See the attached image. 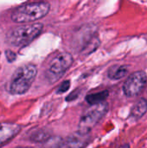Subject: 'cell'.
Returning a JSON list of instances; mask_svg holds the SVG:
<instances>
[{"label":"cell","instance_id":"cell-9","mask_svg":"<svg viewBox=\"0 0 147 148\" xmlns=\"http://www.w3.org/2000/svg\"><path fill=\"white\" fill-rule=\"evenodd\" d=\"M147 111V101L144 98H141L136 101L134 106L132 108L131 115L134 119L141 118Z\"/></svg>","mask_w":147,"mask_h":148},{"label":"cell","instance_id":"cell-11","mask_svg":"<svg viewBox=\"0 0 147 148\" xmlns=\"http://www.w3.org/2000/svg\"><path fill=\"white\" fill-rule=\"evenodd\" d=\"M128 69L126 66H114L108 71V77L112 80H119L126 76Z\"/></svg>","mask_w":147,"mask_h":148},{"label":"cell","instance_id":"cell-13","mask_svg":"<svg viewBox=\"0 0 147 148\" xmlns=\"http://www.w3.org/2000/svg\"><path fill=\"white\" fill-rule=\"evenodd\" d=\"M62 140L59 137L55 138H50L46 142H44V145L42 148H62Z\"/></svg>","mask_w":147,"mask_h":148},{"label":"cell","instance_id":"cell-12","mask_svg":"<svg viewBox=\"0 0 147 148\" xmlns=\"http://www.w3.org/2000/svg\"><path fill=\"white\" fill-rule=\"evenodd\" d=\"M50 139V134L48 131L45 130H39L31 136V140L36 142H46L48 140Z\"/></svg>","mask_w":147,"mask_h":148},{"label":"cell","instance_id":"cell-2","mask_svg":"<svg viewBox=\"0 0 147 148\" xmlns=\"http://www.w3.org/2000/svg\"><path fill=\"white\" fill-rule=\"evenodd\" d=\"M50 5L47 2H34L23 4L11 14V19L16 23H30L44 17L49 11Z\"/></svg>","mask_w":147,"mask_h":148},{"label":"cell","instance_id":"cell-7","mask_svg":"<svg viewBox=\"0 0 147 148\" xmlns=\"http://www.w3.org/2000/svg\"><path fill=\"white\" fill-rule=\"evenodd\" d=\"M89 140V133H83L78 130L68 136L64 142V146L66 148H84L88 144Z\"/></svg>","mask_w":147,"mask_h":148},{"label":"cell","instance_id":"cell-10","mask_svg":"<svg viewBox=\"0 0 147 148\" xmlns=\"http://www.w3.org/2000/svg\"><path fill=\"white\" fill-rule=\"evenodd\" d=\"M108 95H109V93L107 90L101 91V92H98V93H94V94H91V95H87L86 101L91 106H94V105L105 102L104 101L107 99Z\"/></svg>","mask_w":147,"mask_h":148},{"label":"cell","instance_id":"cell-5","mask_svg":"<svg viewBox=\"0 0 147 148\" xmlns=\"http://www.w3.org/2000/svg\"><path fill=\"white\" fill-rule=\"evenodd\" d=\"M107 111L108 105L107 102L91 106V108H88L81 116L79 122L78 130L83 133H89L91 129L102 119Z\"/></svg>","mask_w":147,"mask_h":148},{"label":"cell","instance_id":"cell-16","mask_svg":"<svg viewBox=\"0 0 147 148\" xmlns=\"http://www.w3.org/2000/svg\"><path fill=\"white\" fill-rule=\"evenodd\" d=\"M120 148H130V147H129V146H128V145H123V146H121Z\"/></svg>","mask_w":147,"mask_h":148},{"label":"cell","instance_id":"cell-6","mask_svg":"<svg viewBox=\"0 0 147 148\" xmlns=\"http://www.w3.org/2000/svg\"><path fill=\"white\" fill-rule=\"evenodd\" d=\"M147 75L144 71H136L126 80L123 91L127 97H134L139 95L146 85Z\"/></svg>","mask_w":147,"mask_h":148},{"label":"cell","instance_id":"cell-3","mask_svg":"<svg viewBox=\"0 0 147 148\" xmlns=\"http://www.w3.org/2000/svg\"><path fill=\"white\" fill-rule=\"evenodd\" d=\"M36 74V67L33 64H27L17 69L10 83V93L12 95H23L26 93L31 87Z\"/></svg>","mask_w":147,"mask_h":148},{"label":"cell","instance_id":"cell-15","mask_svg":"<svg viewBox=\"0 0 147 148\" xmlns=\"http://www.w3.org/2000/svg\"><path fill=\"white\" fill-rule=\"evenodd\" d=\"M5 55H6V58H7V60L10 62H12L13 61H15L16 60V54L13 52V51H11V50H6L5 51Z\"/></svg>","mask_w":147,"mask_h":148},{"label":"cell","instance_id":"cell-1","mask_svg":"<svg viewBox=\"0 0 147 148\" xmlns=\"http://www.w3.org/2000/svg\"><path fill=\"white\" fill-rule=\"evenodd\" d=\"M42 29L43 25L40 23L15 27L7 33L6 42L14 47H24L36 39Z\"/></svg>","mask_w":147,"mask_h":148},{"label":"cell","instance_id":"cell-8","mask_svg":"<svg viewBox=\"0 0 147 148\" xmlns=\"http://www.w3.org/2000/svg\"><path fill=\"white\" fill-rule=\"evenodd\" d=\"M20 131V127L12 123L0 124V145L9 141Z\"/></svg>","mask_w":147,"mask_h":148},{"label":"cell","instance_id":"cell-14","mask_svg":"<svg viewBox=\"0 0 147 148\" xmlns=\"http://www.w3.org/2000/svg\"><path fill=\"white\" fill-rule=\"evenodd\" d=\"M69 87H70V82H69V81H65V82L59 87V88H58V90H57V94H62V93L66 92V91L69 88Z\"/></svg>","mask_w":147,"mask_h":148},{"label":"cell","instance_id":"cell-4","mask_svg":"<svg viewBox=\"0 0 147 148\" xmlns=\"http://www.w3.org/2000/svg\"><path fill=\"white\" fill-rule=\"evenodd\" d=\"M73 62V56L68 52H63L57 55L50 62L49 66L45 72L47 81L49 83L57 82L70 68Z\"/></svg>","mask_w":147,"mask_h":148}]
</instances>
